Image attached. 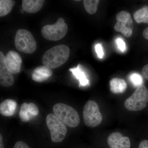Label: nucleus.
Wrapping results in <instances>:
<instances>
[{
  "mask_svg": "<svg viewBox=\"0 0 148 148\" xmlns=\"http://www.w3.org/2000/svg\"><path fill=\"white\" fill-rule=\"evenodd\" d=\"M134 19L138 24L144 23L148 24V6L143 7L142 8L136 11L134 13Z\"/></svg>",
  "mask_w": 148,
  "mask_h": 148,
  "instance_id": "obj_18",
  "label": "nucleus"
},
{
  "mask_svg": "<svg viewBox=\"0 0 148 148\" xmlns=\"http://www.w3.org/2000/svg\"><path fill=\"white\" fill-rule=\"evenodd\" d=\"M53 111L56 116L67 126L75 127L79 125V115L73 107L64 103H58L53 106Z\"/></svg>",
  "mask_w": 148,
  "mask_h": 148,
  "instance_id": "obj_2",
  "label": "nucleus"
},
{
  "mask_svg": "<svg viewBox=\"0 0 148 148\" xmlns=\"http://www.w3.org/2000/svg\"><path fill=\"white\" fill-rule=\"evenodd\" d=\"M148 102V89L144 85L137 88L135 92L125 101V107L128 110L138 111L145 108Z\"/></svg>",
  "mask_w": 148,
  "mask_h": 148,
  "instance_id": "obj_3",
  "label": "nucleus"
},
{
  "mask_svg": "<svg viewBox=\"0 0 148 148\" xmlns=\"http://www.w3.org/2000/svg\"><path fill=\"white\" fill-rule=\"evenodd\" d=\"M17 106L16 101L6 99L0 105V113L5 116H11L14 114Z\"/></svg>",
  "mask_w": 148,
  "mask_h": 148,
  "instance_id": "obj_15",
  "label": "nucleus"
},
{
  "mask_svg": "<svg viewBox=\"0 0 148 148\" xmlns=\"http://www.w3.org/2000/svg\"><path fill=\"white\" fill-rule=\"evenodd\" d=\"M83 115L85 124L88 127H96L101 124L103 120V116L98 104L92 100L87 101L86 103Z\"/></svg>",
  "mask_w": 148,
  "mask_h": 148,
  "instance_id": "obj_6",
  "label": "nucleus"
},
{
  "mask_svg": "<svg viewBox=\"0 0 148 148\" xmlns=\"http://www.w3.org/2000/svg\"><path fill=\"white\" fill-rule=\"evenodd\" d=\"M14 44L17 50L29 54L34 53L37 48L36 42L32 33L25 29L17 31Z\"/></svg>",
  "mask_w": 148,
  "mask_h": 148,
  "instance_id": "obj_4",
  "label": "nucleus"
},
{
  "mask_svg": "<svg viewBox=\"0 0 148 148\" xmlns=\"http://www.w3.org/2000/svg\"><path fill=\"white\" fill-rule=\"evenodd\" d=\"M143 77L148 81V64L143 67L142 71Z\"/></svg>",
  "mask_w": 148,
  "mask_h": 148,
  "instance_id": "obj_25",
  "label": "nucleus"
},
{
  "mask_svg": "<svg viewBox=\"0 0 148 148\" xmlns=\"http://www.w3.org/2000/svg\"><path fill=\"white\" fill-rule=\"evenodd\" d=\"M15 1L12 0L0 1V16L1 17L8 14L14 5Z\"/></svg>",
  "mask_w": 148,
  "mask_h": 148,
  "instance_id": "obj_19",
  "label": "nucleus"
},
{
  "mask_svg": "<svg viewBox=\"0 0 148 148\" xmlns=\"http://www.w3.org/2000/svg\"><path fill=\"white\" fill-rule=\"evenodd\" d=\"M13 74L8 68L5 62V56L0 51V84L4 87H10L14 83Z\"/></svg>",
  "mask_w": 148,
  "mask_h": 148,
  "instance_id": "obj_9",
  "label": "nucleus"
},
{
  "mask_svg": "<svg viewBox=\"0 0 148 148\" xmlns=\"http://www.w3.org/2000/svg\"><path fill=\"white\" fill-rule=\"evenodd\" d=\"M143 36L145 39L148 40V27L146 28L143 31Z\"/></svg>",
  "mask_w": 148,
  "mask_h": 148,
  "instance_id": "obj_27",
  "label": "nucleus"
},
{
  "mask_svg": "<svg viewBox=\"0 0 148 148\" xmlns=\"http://www.w3.org/2000/svg\"><path fill=\"white\" fill-rule=\"evenodd\" d=\"M82 66L79 64L76 68L69 69V71L71 72L74 76L79 82V87L86 86L89 84V80L86 77V75L83 71Z\"/></svg>",
  "mask_w": 148,
  "mask_h": 148,
  "instance_id": "obj_17",
  "label": "nucleus"
},
{
  "mask_svg": "<svg viewBox=\"0 0 148 148\" xmlns=\"http://www.w3.org/2000/svg\"><path fill=\"white\" fill-rule=\"evenodd\" d=\"M46 123L48 128L50 130L52 142L55 143L62 142L67 134V129L66 125L53 114L47 115Z\"/></svg>",
  "mask_w": 148,
  "mask_h": 148,
  "instance_id": "obj_7",
  "label": "nucleus"
},
{
  "mask_svg": "<svg viewBox=\"0 0 148 148\" xmlns=\"http://www.w3.org/2000/svg\"><path fill=\"white\" fill-rule=\"evenodd\" d=\"M68 30V25L65 23L64 18H59L55 24L43 27L41 34L45 39L56 41L64 38Z\"/></svg>",
  "mask_w": 148,
  "mask_h": 148,
  "instance_id": "obj_5",
  "label": "nucleus"
},
{
  "mask_svg": "<svg viewBox=\"0 0 148 148\" xmlns=\"http://www.w3.org/2000/svg\"><path fill=\"white\" fill-rule=\"evenodd\" d=\"M13 148H30L26 143L19 141L16 142Z\"/></svg>",
  "mask_w": 148,
  "mask_h": 148,
  "instance_id": "obj_24",
  "label": "nucleus"
},
{
  "mask_svg": "<svg viewBox=\"0 0 148 148\" xmlns=\"http://www.w3.org/2000/svg\"><path fill=\"white\" fill-rule=\"evenodd\" d=\"M107 142L110 148H130L131 146L129 138L119 132L111 133L108 137Z\"/></svg>",
  "mask_w": 148,
  "mask_h": 148,
  "instance_id": "obj_10",
  "label": "nucleus"
},
{
  "mask_svg": "<svg viewBox=\"0 0 148 148\" xmlns=\"http://www.w3.org/2000/svg\"><path fill=\"white\" fill-rule=\"evenodd\" d=\"M70 53V49L67 46L56 45L46 51L42 61L44 66L50 69H56L66 63Z\"/></svg>",
  "mask_w": 148,
  "mask_h": 148,
  "instance_id": "obj_1",
  "label": "nucleus"
},
{
  "mask_svg": "<svg viewBox=\"0 0 148 148\" xmlns=\"http://www.w3.org/2000/svg\"><path fill=\"white\" fill-rule=\"evenodd\" d=\"M95 50L98 57L100 58H103L104 56V52L101 44H98L95 46Z\"/></svg>",
  "mask_w": 148,
  "mask_h": 148,
  "instance_id": "obj_23",
  "label": "nucleus"
},
{
  "mask_svg": "<svg viewBox=\"0 0 148 148\" xmlns=\"http://www.w3.org/2000/svg\"><path fill=\"white\" fill-rule=\"evenodd\" d=\"M22 62L20 56L14 51H10L5 56L6 65L12 74H17L20 72Z\"/></svg>",
  "mask_w": 148,
  "mask_h": 148,
  "instance_id": "obj_11",
  "label": "nucleus"
},
{
  "mask_svg": "<svg viewBox=\"0 0 148 148\" xmlns=\"http://www.w3.org/2000/svg\"><path fill=\"white\" fill-rule=\"evenodd\" d=\"M100 1L98 0H85L83 3L84 8L89 14H92L96 12L98 8V3Z\"/></svg>",
  "mask_w": 148,
  "mask_h": 148,
  "instance_id": "obj_20",
  "label": "nucleus"
},
{
  "mask_svg": "<svg viewBox=\"0 0 148 148\" xmlns=\"http://www.w3.org/2000/svg\"><path fill=\"white\" fill-rule=\"evenodd\" d=\"M44 2L43 0H23L22 9L28 13H36L42 8Z\"/></svg>",
  "mask_w": 148,
  "mask_h": 148,
  "instance_id": "obj_14",
  "label": "nucleus"
},
{
  "mask_svg": "<svg viewBox=\"0 0 148 148\" xmlns=\"http://www.w3.org/2000/svg\"><path fill=\"white\" fill-rule=\"evenodd\" d=\"M130 80L135 87H138L143 83V77L138 73H133L130 75Z\"/></svg>",
  "mask_w": 148,
  "mask_h": 148,
  "instance_id": "obj_21",
  "label": "nucleus"
},
{
  "mask_svg": "<svg viewBox=\"0 0 148 148\" xmlns=\"http://www.w3.org/2000/svg\"><path fill=\"white\" fill-rule=\"evenodd\" d=\"M53 74L51 69L45 66L37 67L33 71L32 78L37 82H42L48 79Z\"/></svg>",
  "mask_w": 148,
  "mask_h": 148,
  "instance_id": "obj_13",
  "label": "nucleus"
},
{
  "mask_svg": "<svg viewBox=\"0 0 148 148\" xmlns=\"http://www.w3.org/2000/svg\"><path fill=\"white\" fill-rule=\"evenodd\" d=\"M0 148H4V144L3 142V137L1 134L0 135Z\"/></svg>",
  "mask_w": 148,
  "mask_h": 148,
  "instance_id": "obj_28",
  "label": "nucleus"
},
{
  "mask_svg": "<svg viewBox=\"0 0 148 148\" xmlns=\"http://www.w3.org/2000/svg\"><path fill=\"white\" fill-rule=\"evenodd\" d=\"M116 42L118 48L119 49V50L121 51L122 52H124L126 49V46L124 41L121 38H118L117 39Z\"/></svg>",
  "mask_w": 148,
  "mask_h": 148,
  "instance_id": "obj_22",
  "label": "nucleus"
},
{
  "mask_svg": "<svg viewBox=\"0 0 148 148\" xmlns=\"http://www.w3.org/2000/svg\"><path fill=\"white\" fill-rule=\"evenodd\" d=\"M39 109L34 103H23L21 105L19 112V116L21 121L27 122L38 115Z\"/></svg>",
  "mask_w": 148,
  "mask_h": 148,
  "instance_id": "obj_12",
  "label": "nucleus"
},
{
  "mask_svg": "<svg viewBox=\"0 0 148 148\" xmlns=\"http://www.w3.org/2000/svg\"><path fill=\"white\" fill-rule=\"evenodd\" d=\"M110 89L114 94L124 92L127 88V84L125 80L119 78H114L110 81Z\"/></svg>",
  "mask_w": 148,
  "mask_h": 148,
  "instance_id": "obj_16",
  "label": "nucleus"
},
{
  "mask_svg": "<svg viewBox=\"0 0 148 148\" xmlns=\"http://www.w3.org/2000/svg\"><path fill=\"white\" fill-rule=\"evenodd\" d=\"M116 22L114 29L117 32H121L125 36L130 38L133 32V20L128 12L122 11L117 14Z\"/></svg>",
  "mask_w": 148,
  "mask_h": 148,
  "instance_id": "obj_8",
  "label": "nucleus"
},
{
  "mask_svg": "<svg viewBox=\"0 0 148 148\" xmlns=\"http://www.w3.org/2000/svg\"><path fill=\"white\" fill-rule=\"evenodd\" d=\"M138 148H148V140H143L140 143Z\"/></svg>",
  "mask_w": 148,
  "mask_h": 148,
  "instance_id": "obj_26",
  "label": "nucleus"
}]
</instances>
